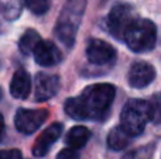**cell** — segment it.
I'll return each mask as SVG.
<instances>
[{"instance_id": "obj_2", "label": "cell", "mask_w": 161, "mask_h": 159, "mask_svg": "<svg viewBox=\"0 0 161 159\" xmlns=\"http://www.w3.org/2000/svg\"><path fill=\"white\" fill-rule=\"evenodd\" d=\"M86 7V0H68L61 11L55 27V34L59 41L67 47H72L75 35Z\"/></svg>"}, {"instance_id": "obj_21", "label": "cell", "mask_w": 161, "mask_h": 159, "mask_svg": "<svg viewBox=\"0 0 161 159\" xmlns=\"http://www.w3.org/2000/svg\"><path fill=\"white\" fill-rule=\"evenodd\" d=\"M0 159H23V156L19 149H7V151H2Z\"/></svg>"}, {"instance_id": "obj_3", "label": "cell", "mask_w": 161, "mask_h": 159, "mask_svg": "<svg viewBox=\"0 0 161 159\" xmlns=\"http://www.w3.org/2000/svg\"><path fill=\"white\" fill-rule=\"evenodd\" d=\"M125 41L134 52L153 49L157 41V28L154 23L146 18H136L126 31Z\"/></svg>"}, {"instance_id": "obj_10", "label": "cell", "mask_w": 161, "mask_h": 159, "mask_svg": "<svg viewBox=\"0 0 161 159\" xmlns=\"http://www.w3.org/2000/svg\"><path fill=\"white\" fill-rule=\"evenodd\" d=\"M36 99L38 101H45L51 99L59 87V78L48 73H38L36 76Z\"/></svg>"}, {"instance_id": "obj_4", "label": "cell", "mask_w": 161, "mask_h": 159, "mask_svg": "<svg viewBox=\"0 0 161 159\" xmlns=\"http://www.w3.org/2000/svg\"><path fill=\"white\" fill-rule=\"evenodd\" d=\"M147 121H151L150 103L144 100H130L126 103L120 114V124L131 137L142 134Z\"/></svg>"}, {"instance_id": "obj_8", "label": "cell", "mask_w": 161, "mask_h": 159, "mask_svg": "<svg viewBox=\"0 0 161 159\" xmlns=\"http://www.w3.org/2000/svg\"><path fill=\"white\" fill-rule=\"evenodd\" d=\"M156 79V69L147 62H136L129 70V83L131 87L142 89Z\"/></svg>"}, {"instance_id": "obj_19", "label": "cell", "mask_w": 161, "mask_h": 159, "mask_svg": "<svg viewBox=\"0 0 161 159\" xmlns=\"http://www.w3.org/2000/svg\"><path fill=\"white\" fill-rule=\"evenodd\" d=\"M153 151L154 148L153 146H144V148H140L139 151L133 152V154L130 155V159H150L153 156Z\"/></svg>"}, {"instance_id": "obj_5", "label": "cell", "mask_w": 161, "mask_h": 159, "mask_svg": "<svg viewBox=\"0 0 161 159\" xmlns=\"http://www.w3.org/2000/svg\"><path fill=\"white\" fill-rule=\"evenodd\" d=\"M136 20L134 17L133 7L125 3H119V4L113 6L108 17V27L112 35L116 37L120 41H125V34L130 24Z\"/></svg>"}, {"instance_id": "obj_9", "label": "cell", "mask_w": 161, "mask_h": 159, "mask_svg": "<svg viewBox=\"0 0 161 159\" xmlns=\"http://www.w3.org/2000/svg\"><path fill=\"white\" fill-rule=\"evenodd\" d=\"M62 124L54 123L51 124L48 128H45V131H42V134L37 138V141L34 142L33 146V155L36 158H42L48 151H50L51 145L61 137L62 134Z\"/></svg>"}, {"instance_id": "obj_11", "label": "cell", "mask_w": 161, "mask_h": 159, "mask_svg": "<svg viewBox=\"0 0 161 159\" xmlns=\"http://www.w3.org/2000/svg\"><path fill=\"white\" fill-rule=\"evenodd\" d=\"M34 59L41 66H53L61 61V51L53 41H42L34 52Z\"/></svg>"}, {"instance_id": "obj_13", "label": "cell", "mask_w": 161, "mask_h": 159, "mask_svg": "<svg viewBox=\"0 0 161 159\" xmlns=\"http://www.w3.org/2000/svg\"><path fill=\"white\" fill-rule=\"evenodd\" d=\"M131 135L122 126L113 128L108 135V146L113 151H122L130 144Z\"/></svg>"}, {"instance_id": "obj_14", "label": "cell", "mask_w": 161, "mask_h": 159, "mask_svg": "<svg viewBox=\"0 0 161 159\" xmlns=\"http://www.w3.org/2000/svg\"><path fill=\"white\" fill-rule=\"evenodd\" d=\"M91 132L86 127L83 126H76L68 131L67 135V144L71 146L72 149H80L86 145V142L89 141Z\"/></svg>"}, {"instance_id": "obj_16", "label": "cell", "mask_w": 161, "mask_h": 159, "mask_svg": "<svg viewBox=\"0 0 161 159\" xmlns=\"http://www.w3.org/2000/svg\"><path fill=\"white\" fill-rule=\"evenodd\" d=\"M150 103V111H151V123L160 126L161 124V92L153 95Z\"/></svg>"}, {"instance_id": "obj_12", "label": "cell", "mask_w": 161, "mask_h": 159, "mask_svg": "<svg viewBox=\"0 0 161 159\" xmlns=\"http://www.w3.org/2000/svg\"><path fill=\"white\" fill-rule=\"evenodd\" d=\"M31 92V78L24 69L14 73L10 83V93L16 99H25Z\"/></svg>"}, {"instance_id": "obj_18", "label": "cell", "mask_w": 161, "mask_h": 159, "mask_svg": "<svg viewBox=\"0 0 161 159\" xmlns=\"http://www.w3.org/2000/svg\"><path fill=\"white\" fill-rule=\"evenodd\" d=\"M20 10H21V4H20L19 0H10L3 8V14H4L6 18L13 20L16 17H19Z\"/></svg>"}, {"instance_id": "obj_17", "label": "cell", "mask_w": 161, "mask_h": 159, "mask_svg": "<svg viewBox=\"0 0 161 159\" xmlns=\"http://www.w3.org/2000/svg\"><path fill=\"white\" fill-rule=\"evenodd\" d=\"M28 10L33 11L34 14H44L50 8V0H24Z\"/></svg>"}, {"instance_id": "obj_6", "label": "cell", "mask_w": 161, "mask_h": 159, "mask_svg": "<svg viewBox=\"0 0 161 159\" xmlns=\"http://www.w3.org/2000/svg\"><path fill=\"white\" fill-rule=\"evenodd\" d=\"M48 117L47 110H28V109H20L16 113L14 117V124L16 128L23 134H33L34 131L40 128L44 124V121Z\"/></svg>"}, {"instance_id": "obj_1", "label": "cell", "mask_w": 161, "mask_h": 159, "mask_svg": "<svg viewBox=\"0 0 161 159\" xmlns=\"http://www.w3.org/2000/svg\"><path fill=\"white\" fill-rule=\"evenodd\" d=\"M116 89L109 83H96L88 86L79 97L65 101V113L74 120L102 118L114 100Z\"/></svg>"}, {"instance_id": "obj_7", "label": "cell", "mask_w": 161, "mask_h": 159, "mask_svg": "<svg viewBox=\"0 0 161 159\" xmlns=\"http://www.w3.org/2000/svg\"><path fill=\"white\" fill-rule=\"evenodd\" d=\"M116 51L110 44L102 39H91L86 47V56L88 61L93 65H105L113 61Z\"/></svg>"}, {"instance_id": "obj_20", "label": "cell", "mask_w": 161, "mask_h": 159, "mask_svg": "<svg viewBox=\"0 0 161 159\" xmlns=\"http://www.w3.org/2000/svg\"><path fill=\"white\" fill-rule=\"evenodd\" d=\"M57 159H79V155H78V152H76V149L67 148V149H62V151L57 155Z\"/></svg>"}, {"instance_id": "obj_15", "label": "cell", "mask_w": 161, "mask_h": 159, "mask_svg": "<svg viewBox=\"0 0 161 159\" xmlns=\"http://www.w3.org/2000/svg\"><path fill=\"white\" fill-rule=\"evenodd\" d=\"M42 42L41 37L38 35V33L34 30H27L25 34H23V37L20 38V42H19V48L23 54L25 55H31L37 51V48L40 47V44Z\"/></svg>"}]
</instances>
